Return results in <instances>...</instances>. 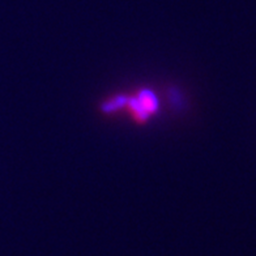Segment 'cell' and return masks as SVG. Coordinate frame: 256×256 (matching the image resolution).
<instances>
[{"label": "cell", "mask_w": 256, "mask_h": 256, "mask_svg": "<svg viewBox=\"0 0 256 256\" xmlns=\"http://www.w3.org/2000/svg\"><path fill=\"white\" fill-rule=\"evenodd\" d=\"M104 108L110 112L126 110L127 114L138 123H144L158 112V100L152 90L140 89L135 93L122 94V97H114L104 104Z\"/></svg>", "instance_id": "cell-1"}]
</instances>
